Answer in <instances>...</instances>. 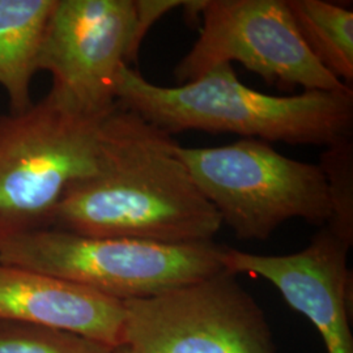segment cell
<instances>
[{
  "mask_svg": "<svg viewBox=\"0 0 353 353\" xmlns=\"http://www.w3.org/2000/svg\"><path fill=\"white\" fill-rule=\"evenodd\" d=\"M179 148L169 132L117 102L100 126L94 173L65 191L51 228L170 245L214 241L220 216Z\"/></svg>",
  "mask_w": 353,
  "mask_h": 353,
  "instance_id": "obj_1",
  "label": "cell"
},
{
  "mask_svg": "<svg viewBox=\"0 0 353 353\" xmlns=\"http://www.w3.org/2000/svg\"><path fill=\"white\" fill-rule=\"evenodd\" d=\"M115 100L170 135L196 130L326 148L352 139V88L271 96L242 84L229 63L179 87L156 85L125 64Z\"/></svg>",
  "mask_w": 353,
  "mask_h": 353,
  "instance_id": "obj_2",
  "label": "cell"
},
{
  "mask_svg": "<svg viewBox=\"0 0 353 353\" xmlns=\"http://www.w3.org/2000/svg\"><path fill=\"white\" fill-rule=\"evenodd\" d=\"M102 121L50 92L0 115V242L51 228L65 191L97 168Z\"/></svg>",
  "mask_w": 353,
  "mask_h": 353,
  "instance_id": "obj_3",
  "label": "cell"
},
{
  "mask_svg": "<svg viewBox=\"0 0 353 353\" xmlns=\"http://www.w3.org/2000/svg\"><path fill=\"white\" fill-rule=\"evenodd\" d=\"M214 241L170 245L41 229L0 242V262L24 267L119 300L147 299L224 270Z\"/></svg>",
  "mask_w": 353,
  "mask_h": 353,
  "instance_id": "obj_4",
  "label": "cell"
},
{
  "mask_svg": "<svg viewBox=\"0 0 353 353\" xmlns=\"http://www.w3.org/2000/svg\"><path fill=\"white\" fill-rule=\"evenodd\" d=\"M179 153L221 224L239 240H267L293 219L321 228L331 219L321 166L287 157L265 141L242 139L210 148L181 145Z\"/></svg>",
  "mask_w": 353,
  "mask_h": 353,
  "instance_id": "obj_5",
  "label": "cell"
},
{
  "mask_svg": "<svg viewBox=\"0 0 353 353\" xmlns=\"http://www.w3.org/2000/svg\"><path fill=\"white\" fill-rule=\"evenodd\" d=\"M123 303L122 344L135 353H276L263 309L225 268Z\"/></svg>",
  "mask_w": 353,
  "mask_h": 353,
  "instance_id": "obj_6",
  "label": "cell"
},
{
  "mask_svg": "<svg viewBox=\"0 0 353 353\" xmlns=\"http://www.w3.org/2000/svg\"><path fill=\"white\" fill-rule=\"evenodd\" d=\"M199 37L174 68L182 84L214 67L243 64L270 84L303 90L348 88L306 48L287 0H201Z\"/></svg>",
  "mask_w": 353,
  "mask_h": 353,
  "instance_id": "obj_7",
  "label": "cell"
},
{
  "mask_svg": "<svg viewBox=\"0 0 353 353\" xmlns=\"http://www.w3.org/2000/svg\"><path fill=\"white\" fill-rule=\"evenodd\" d=\"M135 0H55L38 52L49 90L75 112L105 118L122 65L137 62Z\"/></svg>",
  "mask_w": 353,
  "mask_h": 353,
  "instance_id": "obj_8",
  "label": "cell"
},
{
  "mask_svg": "<svg viewBox=\"0 0 353 353\" xmlns=\"http://www.w3.org/2000/svg\"><path fill=\"white\" fill-rule=\"evenodd\" d=\"M351 246L322 227L303 250L287 255H259L225 246L221 265L234 275L252 274L275 285L290 307L316 326L327 353H353Z\"/></svg>",
  "mask_w": 353,
  "mask_h": 353,
  "instance_id": "obj_9",
  "label": "cell"
},
{
  "mask_svg": "<svg viewBox=\"0 0 353 353\" xmlns=\"http://www.w3.org/2000/svg\"><path fill=\"white\" fill-rule=\"evenodd\" d=\"M125 303L72 281L0 262V321L63 330L115 348Z\"/></svg>",
  "mask_w": 353,
  "mask_h": 353,
  "instance_id": "obj_10",
  "label": "cell"
},
{
  "mask_svg": "<svg viewBox=\"0 0 353 353\" xmlns=\"http://www.w3.org/2000/svg\"><path fill=\"white\" fill-rule=\"evenodd\" d=\"M55 0H0V87L17 113L32 103L38 52Z\"/></svg>",
  "mask_w": 353,
  "mask_h": 353,
  "instance_id": "obj_11",
  "label": "cell"
},
{
  "mask_svg": "<svg viewBox=\"0 0 353 353\" xmlns=\"http://www.w3.org/2000/svg\"><path fill=\"white\" fill-rule=\"evenodd\" d=\"M292 20L319 64L344 85L353 83V12L325 0H287Z\"/></svg>",
  "mask_w": 353,
  "mask_h": 353,
  "instance_id": "obj_12",
  "label": "cell"
},
{
  "mask_svg": "<svg viewBox=\"0 0 353 353\" xmlns=\"http://www.w3.org/2000/svg\"><path fill=\"white\" fill-rule=\"evenodd\" d=\"M113 350L63 330L0 321V353H113Z\"/></svg>",
  "mask_w": 353,
  "mask_h": 353,
  "instance_id": "obj_13",
  "label": "cell"
},
{
  "mask_svg": "<svg viewBox=\"0 0 353 353\" xmlns=\"http://www.w3.org/2000/svg\"><path fill=\"white\" fill-rule=\"evenodd\" d=\"M318 165L326 176L331 201V219L325 227L353 243L352 139L327 147Z\"/></svg>",
  "mask_w": 353,
  "mask_h": 353,
  "instance_id": "obj_14",
  "label": "cell"
},
{
  "mask_svg": "<svg viewBox=\"0 0 353 353\" xmlns=\"http://www.w3.org/2000/svg\"><path fill=\"white\" fill-rule=\"evenodd\" d=\"M113 353H135L134 351H131L127 345L125 344H121V345H118V347H115L113 350Z\"/></svg>",
  "mask_w": 353,
  "mask_h": 353,
  "instance_id": "obj_15",
  "label": "cell"
}]
</instances>
